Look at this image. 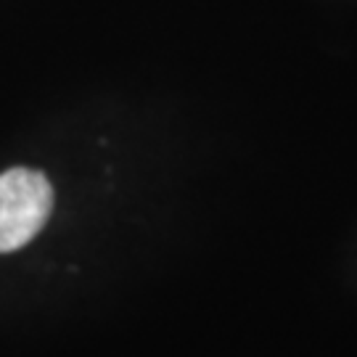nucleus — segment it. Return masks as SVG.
<instances>
[{
	"instance_id": "1",
	"label": "nucleus",
	"mask_w": 357,
	"mask_h": 357,
	"mask_svg": "<svg viewBox=\"0 0 357 357\" xmlns=\"http://www.w3.org/2000/svg\"><path fill=\"white\" fill-rule=\"evenodd\" d=\"M53 188L38 169L13 167L0 175V252H16L45 225Z\"/></svg>"
}]
</instances>
